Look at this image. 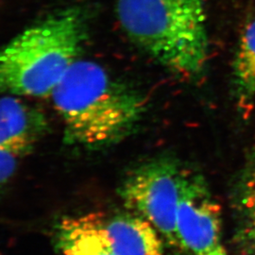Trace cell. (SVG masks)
Masks as SVG:
<instances>
[{"mask_svg":"<svg viewBox=\"0 0 255 255\" xmlns=\"http://www.w3.org/2000/svg\"><path fill=\"white\" fill-rule=\"evenodd\" d=\"M51 98L64 121V143L90 150L127 136L146 108L141 95L88 60L73 64Z\"/></svg>","mask_w":255,"mask_h":255,"instance_id":"cell-1","label":"cell"},{"mask_svg":"<svg viewBox=\"0 0 255 255\" xmlns=\"http://www.w3.org/2000/svg\"><path fill=\"white\" fill-rule=\"evenodd\" d=\"M90 14L70 6L23 30L0 49V93L51 97L88 38Z\"/></svg>","mask_w":255,"mask_h":255,"instance_id":"cell-2","label":"cell"},{"mask_svg":"<svg viewBox=\"0 0 255 255\" xmlns=\"http://www.w3.org/2000/svg\"><path fill=\"white\" fill-rule=\"evenodd\" d=\"M207 0H118L130 41L182 78L200 76L208 61Z\"/></svg>","mask_w":255,"mask_h":255,"instance_id":"cell-3","label":"cell"},{"mask_svg":"<svg viewBox=\"0 0 255 255\" xmlns=\"http://www.w3.org/2000/svg\"><path fill=\"white\" fill-rule=\"evenodd\" d=\"M185 169L176 159L159 156L132 169L119 189L127 209L150 222L173 248H181L176 215Z\"/></svg>","mask_w":255,"mask_h":255,"instance_id":"cell-4","label":"cell"},{"mask_svg":"<svg viewBox=\"0 0 255 255\" xmlns=\"http://www.w3.org/2000/svg\"><path fill=\"white\" fill-rule=\"evenodd\" d=\"M176 232L181 249L191 255H227L221 207L204 177L188 168L182 178Z\"/></svg>","mask_w":255,"mask_h":255,"instance_id":"cell-5","label":"cell"},{"mask_svg":"<svg viewBox=\"0 0 255 255\" xmlns=\"http://www.w3.org/2000/svg\"><path fill=\"white\" fill-rule=\"evenodd\" d=\"M47 130L39 110L10 95L0 98V149L15 157L32 151Z\"/></svg>","mask_w":255,"mask_h":255,"instance_id":"cell-6","label":"cell"},{"mask_svg":"<svg viewBox=\"0 0 255 255\" xmlns=\"http://www.w3.org/2000/svg\"><path fill=\"white\" fill-rule=\"evenodd\" d=\"M102 223L118 255H164V237L135 213L102 214Z\"/></svg>","mask_w":255,"mask_h":255,"instance_id":"cell-7","label":"cell"},{"mask_svg":"<svg viewBox=\"0 0 255 255\" xmlns=\"http://www.w3.org/2000/svg\"><path fill=\"white\" fill-rule=\"evenodd\" d=\"M54 237L61 255H118L103 227L102 213L63 218Z\"/></svg>","mask_w":255,"mask_h":255,"instance_id":"cell-8","label":"cell"},{"mask_svg":"<svg viewBox=\"0 0 255 255\" xmlns=\"http://www.w3.org/2000/svg\"><path fill=\"white\" fill-rule=\"evenodd\" d=\"M234 208L235 241L239 255H255V157L237 182Z\"/></svg>","mask_w":255,"mask_h":255,"instance_id":"cell-9","label":"cell"},{"mask_svg":"<svg viewBox=\"0 0 255 255\" xmlns=\"http://www.w3.org/2000/svg\"><path fill=\"white\" fill-rule=\"evenodd\" d=\"M237 104L250 109L255 99V19L243 31L233 64Z\"/></svg>","mask_w":255,"mask_h":255,"instance_id":"cell-10","label":"cell"},{"mask_svg":"<svg viewBox=\"0 0 255 255\" xmlns=\"http://www.w3.org/2000/svg\"><path fill=\"white\" fill-rule=\"evenodd\" d=\"M17 157L0 149V191L16 171Z\"/></svg>","mask_w":255,"mask_h":255,"instance_id":"cell-11","label":"cell"}]
</instances>
